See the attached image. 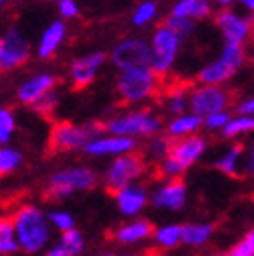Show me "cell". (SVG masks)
<instances>
[{"mask_svg":"<svg viewBox=\"0 0 254 256\" xmlns=\"http://www.w3.org/2000/svg\"><path fill=\"white\" fill-rule=\"evenodd\" d=\"M232 114H236V116H252L254 118V98H242V100H238Z\"/></svg>","mask_w":254,"mask_h":256,"instance_id":"41","label":"cell"},{"mask_svg":"<svg viewBox=\"0 0 254 256\" xmlns=\"http://www.w3.org/2000/svg\"><path fill=\"white\" fill-rule=\"evenodd\" d=\"M152 230H154V226L150 224V220L132 218V220H126L114 232V240L122 246H136V244H142V242L150 240Z\"/></svg>","mask_w":254,"mask_h":256,"instance_id":"19","label":"cell"},{"mask_svg":"<svg viewBox=\"0 0 254 256\" xmlns=\"http://www.w3.org/2000/svg\"><path fill=\"white\" fill-rule=\"evenodd\" d=\"M4 6H6V0H0V10H2Z\"/></svg>","mask_w":254,"mask_h":256,"instance_id":"46","label":"cell"},{"mask_svg":"<svg viewBox=\"0 0 254 256\" xmlns=\"http://www.w3.org/2000/svg\"><path fill=\"white\" fill-rule=\"evenodd\" d=\"M210 256H230L228 252H216V254H210Z\"/></svg>","mask_w":254,"mask_h":256,"instance_id":"45","label":"cell"},{"mask_svg":"<svg viewBox=\"0 0 254 256\" xmlns=\"http://www.w3.org/2000/svg\"><path fill=\"white\" fill-rule=\"evenodd\" d=\"M238 4H240L248 14L254 10V0H238Z\"/></svg>","mask_w":254,"mask_h":256,"instance_id":"44","label":"cell"},{"mask_svg":"<svg viewBox=\"0 0 254 256\" xmlns=\"http://www.w3.org/2000/svg\"><path fill=\"white\" fill-rule=\"evenodd\" d=\"M156 167H158V175L163 177V181H175V179H181L183 173H185V171L173 161L171 156L163 158L161 163H156Z\"/></svg>","mask_w":254,"mask_h":256,"instance_id":"38","label":"cell"},{"mask_svg":"<svg viewBox=\"0 0 254 256\" xmlns=\"http://www.w3.org/2000/svg\"><path fill=\"white\" fill-rule=\"evenodd\" d=\"M22 161H24V154L20 148L12 144L0 146V177H8L16 173L22 167Z\"/></svg>","mask_w":254,"mask_h":256,"instance_id":"27","label":"cell"},{"mask_svg":"<svg viewBox=\"0 0 254 256\" xmlns=\"http://www.w3.org/2000/svg\"><path fill=\"white\" fill-rule=\"evenodd\" d=\"M86 250V236L76 228L66 234H59V238L47 248L45 256H82Z\"/></svg>","mask_w":254,"mask_h":256,"instance_id":"23","label":"cell"},{"mask_svg":"<svg viewBox=\"0 0 254 256\" xmlns=\"http://www.w3.org/2000/svg\"><path fill=\"white\" fill-rule=\"evenodd\" d=\"M136 148H138V142L132 138L114 136V134H100L96 138L88 140L82 150L94 158H116L122 154L136 152Z\"/></svg>","mask_w":254,"mask_h":256,"instance_id":"13","label":"cell"},{"mask_svg":"<svg viewBox=\"0 0 254 256\" xmlns=\"http://www.w3.org/2000/svg\"><path fill=\"white\" fill-rule=\"evenodd\" d=\"M57 106H59V92L53 90V92H49L45 98H41V100L33 106V110H35L37 114H41V116H51Z\"/></svg>","mask_w":254,"mask_h":256,"instance_id":"39","label":"cell"},{"mask_svg":"<svg viewBox=\"0 0 254 256\" xmlns=\"http://www.w3.org/2000/svg\"><path fill=\"white\" fill-rule=\"evenodd\" d=\"M210 148V142L206 136L202 134H194V136H187V138H179V140H171V150L169 156L173 161L183 169H192L194 165H198L202 158L206 156Z\"/></svg>","mask_w":254,"mask_h":256,"instance_id":"15","label":"cell"},{"mask_svg":"<svg viewBox=\"0 0 254 256\" xmlns=\"http://www.w3.org/2000/svg\"><path fill=\"white\" fill-rule=\"evenodd\" d=\"M200 130H202V118L194 116L192 112L173 116L165 124V136L169 140H179V138L194 136V134H200Z\"/></svg>","mask_w":254,"mask_h":256,"instance_id":"24","label":"cell"},{"mask_svg":"<svg viewBox=\"0 0 254 256\" xmlns=\"http://www.w3.org/2000/svg\"><path fill=\"white\" fill-rule=\"evenodd\" d=\"M246 148L248 146H244L240 142L230 144L224 152L216 158L214 167L220 173H224L226 177H242L244 175V154H246Z\"/></svg>","mask_w":254,"mask_h":256,"instance_id":"22","label":"cell"},{"mask_svg":"<svg viewBox=\"0 0 254 256\" xmlns=\"http://www.w3.org/2000/svg\"><path fill=\"white\" fill-rule=\"evenodd\" d=\"M230 116H232V110L216 112V114H212V116H208V118L202 120V128H206V130H210V132H218L220 134L222 130H224V126L228 124Z\"/></svg>","mask_w":254,"mask_h":256,"instance_id":"36","label":"cell"},{"mask_svg":"<svg viewBox=\"0 0 254 256\" xmlns=\"http://www.w3.org/2000/svg\"><path fill=\"white\" fill-rule=\"evenodd\" d=\"M57 6H59L61 18H66V20H74L80 16V4L76 0H59Z\"/></svg>","mask_w":254,"mask_h":256,"instance_id":"40","label":"cell"},{"mask_svg":"<svg viewBox=\"0 0 254 256\" xmlns=\"http://www.w3.org/2000/svg\"><path fill=\"white\" fill-rule=\"evenodd\" d=\"M169 150H171V140L161 132L152 138H148V148H146V154L152 158L154 163H161L163 158L169 156Z\"/></svg>","mask_w":254,"mask_h":256,"instance_id":"34","label":"cell"},{"mask_svg":"<svg viewBox=\"0 0 254 256\" xmlns=\"http://www.w3.org/2000/svg\"><path fill=\"white\" fill-rule=\"evenodd\" d=\"M248 59V51L242 45H224L218 59L206 63L198 74L200 86H224L228 84Z\"/></svg>","mask_w":254,"mask_h":256,"instance_id":"3","label":"cell"},{"mask_svg":"<svg viewBox=\"0 0 254 256\" xmlns=\"http://www.w3.org/2000/svg\"><path fill=\"white\" fill-rule=\"evenodd\" d=\"M16 132V116L10 108L0 106V146L10 144Z\"/></svg>","mask_w":254,"mask_h":256,"instance_id":"33","label":"cell"},{"mask_svg":"<svg viewBox=\"0 0 254 256\" xmlns=\"http://www.w3.org/2000/svg\"><path fill=\"white\" fill-rule=\"evenodd\" d=\"M110 61L120 72L148 68V41L138 37L122 39L110 51Z\"/></svg>","mask_w":254,"mask_h":256,"instance_id":"12","label":"cell"},{"mask_svg":"<svg viewBox=\"0 0 254 256\" xmlns=\"http://www.w3.org/2000/svg\"><path fill=\"white\" fill-rule=\"evenodd\" d=\"M181 47L183 41L177 39L165 24H158L148 41V70L156 78H165L171 74L179 59Z\"/></svg>","mask_w":254,"mask_h":256,"instance_id":"5","label":"cell"},{"mask_svg":"<svg viewBox=\"0 0 254 256\" xmlns=\"http://www.w3.org/2000/svg\"><path fill=\"white\" fill-rule=\"evenodd\" d=\"M187 185L181 179L175 181H163L152 189L148 198V206L161 210V212H181L187 206Z\"/></svg>","mask_w":254,"mask_h":256,"instance_id":"14","label":"cell"},{"mask_svg":"<svg viewBox=\"0 0 254 256\" xmlns=\"http://www.w3.org/2000/svg\"><path fill=\"white\" fill-rule=\"evenodd\" d=\"M216 26L224 37V45L246 47L252 35V16L236 8H222L216 12Z\"/></svg>","mask_w":254,"mask_h":256,"instance_id":"10","label":"cell"},{"mask_svg":"<svg viewBox=\"0 0 254 256\" xmlns=\"http://www.w3.org/2000/svg\"><path fill=\"white\" fill-rule=\"evenodd\" d=\"M68 39V22L66 20H53L49 22V26H45V30L39 37V43H37V57L39 59H51L59 47L66 43Z\"/></svg>","mask_w":254,"mask_h":256,"instance_id":"20","label":"cell"},{"mask_svg":"<svg viewBox=\"0 0 254 256\" xmlns=\"http://www.w3.org/2000/svg\"><path fill=\"white\" fill-rule=\"evenodd\" d=\"M158 88H161V78H156L148 68L120 72L116 80L118 98L124 104H130V106L152 100L158 94Z\"/></svg>","mask_w":254,"mask_h":256,"instance_id":"4","label":"cell"},{"mask_svg":"<svg viewBox=\"0 0 254 256\" xmlns=\"http://www.w3.org/2000/svg\"><path fill=\"white\" fill-rule=\"evenodd\" d=\"M47 220H49V226L53 232L66 234L70 230H76V218L68 210H53L47 214Z\"/></svg>","mask_w":254,"mask_h":256,"instance_id":"32","label":"cell"},{"mask_svg":"<svg viewBox=\"0 0 254 256\" xmlns=\"http://www.w3.org/2000/svg\"><path fill=\"white\" fill-rule=\"evenodd\" d=\"M158 18V4L154 2V0H144V2H140L134 12H132V24L142 28V26H148L152 24L154 20Z\"/></svg>","mask_w":254,"mask_h":256,"instance_id":"31","label":"cell"},{"mask_svg":"<svg viewBox=\"0 0 254 256\" xmlns=\"http://www.w3.org/2000/svg\"><path fill=\"white\" fill-rule=\"evenodd\" d=\"M163 24L171 30V33H173L177 39H181V41H187L189 37L194 35V30H196V22L185 20V18H175V16H169Z\"/></svg>","mask_w":254,"mask_h":256,"instance_id":"35","label":"cell"},{"mask_svg":"<svg viewBox=\"0 0 254 256\" xmlns=\"http://www.w3.org/2000/svg\"><path fill=\"white\" fill-rule=\"evenodd\" d=\"M98 256H116V254H112V252H104V254H98Z\"/></svg>","mask_w":254,"mask_h":256,"instance_id":"47","label":"cell"},{"mask_svg":"<svg viewBox=\"0 0 254 256\" xmlns=\"http://www.w3.org/2000/svg\"><path fill=\"white\" fill-rule=\"evenodd\" d=\"M165 110H167V114L171 118L189 112V90L187 88H179V86L173 88L165 96Z\"/></svg>","mask_w":254,"mask_h":256,"instance_id":"29","label":"cell"},{"mask_svg":"<svg viewBox=\"0 0 254 256\" xmlns=\"http://www.w3.org/2000/svg\"><path fill=\"white\" fill-rule=\"evenodd\" d=\"M10 222L18 242V252L37 256V254H45L47 248L53 244V230L49 226L47 212H43L39 206L33 204L20 206L12 214Z\"/></svg>","mask_w":254,"mask_h":256,"instance_id":"1","label":"cell"},{"mask_svg":"<svg viewBox=\"0 0 254 256\" xmlns=\"http://www.w3.org/2000/svg\"><path fill=\"white\" fill-rule=\"evenodd\" d=\"M230 256H254V232L248 230L230 250H228Z\"/></svg>","mask_w":254,"mask_h":256,"instance_id":"37","label":"cell"},{"mask_svg":"<svg viewBox=\"0 0 254 256\" xmlns=\"http://www.w3.org/2000/svg\"><path fill=\"white\" fill-rule=\"evenodd\" d=\"M148 198H150V191L142 185V183H132L128 187H122L114 194V202L118 212L126 218V220H132V218H140V214L146 210L148 206Z\"/></svg>","mask_w":254,"mask_h":256,"instance_id":"18","label":"cell"},{"mask_svg":"<svg viewBox=\"0 0 254 256\" xmlns=\"http://www.w3.org/2000/svg\"><path fill=\"white\" fill-rule=\"evenodd\" d=\"M252 130H254V118L252 116H236V114H232L228 124L224 126V130H222L220 134L224 136L226 140H236V138L248 136Z\"/></svg>","mask_w":254,"mask_h":256,"instance_id":"28","label":"cell"},{"mask_svg":"<svg viewBox=\"0 0 254 256\" xmlns=\"http://www.w3.org/2000/svg\"><path fill=\"white\" fill-rule=\"evenodd\" d=\"M104 130L108 134L132 138L138 142L140 138H152L156 134H161L163 120L156 112L148 108H136V110H128V112H122L110 118L104 124Z\"/></svg>","mask_w":254,"mask_h":256,"instance_id":"2","label":"cell"},{"mask_svg":"<svg viewBox=\"0 0 254 256\" xmlns=\"http://www.w3.org/2000/svg\"><path fill=\"white\" fill-rule=\"evenodd\" d=\"M53 90H57V78L49 72H39V74H33L20 82V86L16 90V100L22 106L33 108L41 98H45Z\"/></svg>","mask_w":254,"mask_h":256,"instance_id":"16","label":"cell"},{"mask_svg":"<svg viewBox=\"0 0 254 256\" xmlns=\"http://www.w3.org/2000/svg\"><path fill=\"white\" fill-rule=\"evenodd\" d=\"M104 126L90 122V124H72V122H59L51 130V148L59 152H74L82 150L88 140L104 134Z\"/></svg>","mask_w":254,"mask_h":256,"instance_id":"8","label":"cell"},{"mask_svg":"<svg viewBox=\"0 0 254 256\" xmlns=\"http://www.w3.org/2000/svg\"><path fill=\"white\" fill-rule=\"evenodd\" d=\"M30 43L18 28H10L0 35V72H14L30 59Z\"/></svg>","mask_w":254,"mask_h":256,"instance_id":"11","label":"cell"},{"mask_svg":"<svg viewBox=\"0 0 254 256\" xmlns=\"http://www.w3.org/2000/svg\"><path fill=\"white\" fill-rule=\"evenodd\" d=\"M53 2H59V0H53Z\"/></svg>","mask_w":254,"mask_h":256,"instance_id":"48","label":"cell"},{"mask_svg":"<svg viewBox=\"0 0 254 256\" xmlns=\"http://www.w3.org/2000/svg\"><path fill=\"white\" fill-rule=\"evenodd\" d=\"M144 173H146V161L140 154H136V152L122 154V156H116L110 161V165L104 171L102 183L108 191L116 194V191L122 187H128L132 183H140Z\"/></svg>","mask_w":254,"mask_h":256,"instance_id":"7","label":"cell"},{"mask_svg":"<svg viewBox=\"0 0 254 256\" xmlns=\"http://www.w3.org/2000/svg\"><path fill=\"white\" fill-rule=\"evenodd\" d=\"M216 234V226L212 222H189L181 224V246L187 248H204L212 242Z\"/></svg>","mask_w":254,"mask_h":256,"instance_id":"21","label":"cell"},{"mask_svg":"<svg viewBox=\"0 0 254 256\" xmlns=\"http://www.w3.org/2000/svg\"><path fill=\"white\" fill-rule=\"evenodd\" d=\"M106 55L102 51H96V53H90V55H84V57H78L72 66H70V82L74 88L78 90H84L88 86H92L96 82V78L100 76L104 63H106Z\"/></svg>","mask_w":254,"mask_h":256,"instance_id":"17","label":"cell"},{"mask_svg":"<svg viewBox=\"0 0 254 256\" xmlns=\"http://www.w3.org/2000/svg\"><path fill=\"white\" fill-rule=\"evenodd\" d=\"M232 110V92L224 86H196L189 90V112L198 118H208L216 112Z\"/></svg>","mask_w":254,"mask_h":256,"instance_id":"9","label":"cell"},{"mask_svg":"<svg viewBox=\"0 0 254 256\" xmlns=\"http://www.w3.org/2000/svg\"><path fill=\"white\" fill-rule=\"evenodd\" d=\"M98 185V173L78 165V167H66L59 169L51 175L49 185H47V194L53 200H66L74 194H84V191H90Z\"/></svg>","mask_w":254,"mask_h":256,"instance_id":"6","label":"cell"},{"mask_svg":"<svg viewBox=\"0 0 254 256\" xmlns=\"http://www.w3.org/2000/svg\"><path fill=\"white\" fill-rule=\"evenodd\" d=\"M150 240L154 242V248L161 252H169L181 246V224H163L152 230Z\"/></svg>","mask_w":254,"mask_h":256,"instance_id":"26","label":"cell"},{"mask_svg":"<svg viewBox=\"0 0 254 256\" xmlns=\"http://www.w3.org/2000/svg\"><path fill=\"white\" fill-rule=\"evenodd\" d=\"M158 256H163V254H158Z\"/></svg>","mask_w":254,"mask_h":256,"instance_id":"49","label":"cell"},{"mask_svg":"<svg viewBox=\"0 0 254 256\" xmlns=\"http://www.w3.org/2000/svg\"><path fill=\"white\" fill-rule=\"evenodd\" d=\"M212 12H214V6L210 0H177L169 16L198 22V20H206L208 16H212Z\"/></svg>","mask_w":254,"mask_h":256,"instance_id":"25","label":"cell"},{"mask_svg":"<svg viewBox=\"0 0 254 256\" xmlns=\"http://www.w3.org/2000/svg\"><path fill=\"white\" fill-rule=\"evenodd\" d=\"M254 171V150L252 148H246V154H244V175H252Z\"/></svg>","mask_w":254,"mask_h":256,"instance_id":"42","label":"cell"},{"mask_svg":"<svg viewBox=\"0 0 254 256\" xmlns=\"http://www.w3.org/2000/svg\"><path fill=\"white\" fill-rule=\"evenodd\" d=\"M212 2V6H220V10L222 8H232L234 4H238V0H210Z\"/></svg>","mask_w":254,"mask_h":256,"instance_id":"43","label":"cell"},{"mask_svg":"<svg viewBox=\"0 0 254 256\" xmlns=\"http://www.w3.org/2000/svg\"><path fill=\"white\" fill-rule=\"evenodd\" d=\"M18 252V242L14 236V228L10 218H0V256H12Z\"/></svg>","mask_w":254,"mask_h":256,"instance_id":"30","label":"cell"}]
</instances>
